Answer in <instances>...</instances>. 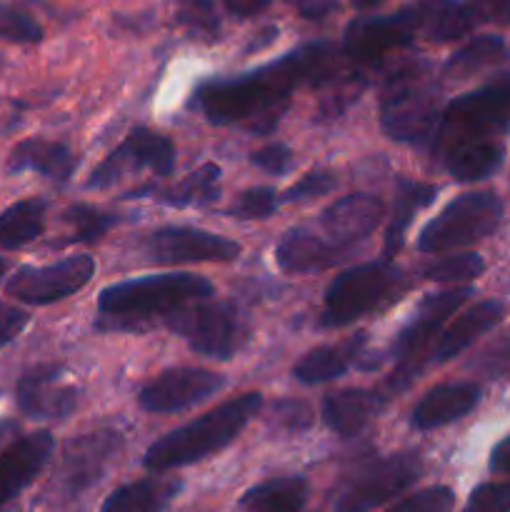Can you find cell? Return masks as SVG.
I'll list each match as a JSON object with an SVG mask.
<instances>
[{
	"mask_svg": "<svg viewBox=\"0 0 510 512\" xmlns=\"http://www.w3.org/2000/svg\"><path fill=\"white\" fill-rule=\"evenodd\" d=\"M333 60L335 50L330 43H305L275 63L238 78L205 80L195 88L193 103L210 123H248L250 130L268 133L278 125L295 90L330 78Z\"/></svg>",
	"mask_w": 510,
	"mask_h": 512,
	"instance_id": "1",
	"label": "cell"
},
{
	"mask_svg": "<svg viewBox=\"0 0 510 512\" xmlns=\"http://www.w3.org/2000/svg\"><path fill=\"white\" fill-rule=\"evenodd\" d=\"M213 295L208 278L195 273H160L108 285L98 295L100 330H140L158 318Z\"/></svg>",
	"mask_w": 510,
	"mask_h": 512,
	"instance_id": "2",
	"label": "cell"
},
{
	"mask_svg": "<svg viewBox=\"0 0 510 512\" xmlns=\"http://www.w3.org/2000/svg\"><path fill=\"white\" fill-rule=\"evenodd\" d=\"M260 408H263L260 393H245L218 405L193 423L155 440L143 455L145 470L165 473V470L185 468V465L200 463L208 455L228 448L243 433L245 425L260 413Z\"/></svg>",
	"mask_w": 510,
	"mask_h": 512,
	"instance_id": "3",
	"label": "cell"
},
{
	"mask_svg": "<svg viewBox=\"0 0 510 512\" xmlns=\"http://www.w3.org/2000/svg\"><path fill=\"white\" fill-rule=\"evenodd\" d=\"M410 288V278L393 260H373L343 270L325 290L320 328H345L373 310L400 300Z\"/></svg>",
	"mask_w": 510,
	"mask_h": 512,
	"instance_id": "4",
	"label": "cell"
},
{
	"mask_svg": "<svg viewBox=\"0 0 510 512\" xmlns=\"http://www.w3.org/2000/svg\"><path fill=\"white\" fill-rule=\"evenodd\" d=\"M510 125V75L495 83L450 100L440 115L438 130L430 143L433 153L443 158L448 150L468 143L498 140Z\"/></svg>",
	"mask_w": 510,
	"mask_h": 512,
	"instance_id": "5",
	"label": "cell"
},
{
	"mask_svg": "<svg viewBox=\"0 0 510 512\" xmlns=\"http://www.w3.org/2000/svg\"><path fill=\"white\" fill-rule=\"evenodd\" d=\"M473 295V288H448L438 290V293H428L418 303L415 313L410 315L408 323L403 325L398 335L390 343L385 360H393L395 368L393 373L385 380V395L403 393L410 388L415 378L425 370L428 365V345L445 320Z\"/></svg>",
	"mask_w": 510,
	"mask_h": 512,
	"instance_id": "6",
	"label": "cell"
},
{
	"mask_svg": "<svg viewBox=\"0 0 510 512\" xmlns=\"http://www.w3.org/2000/svg\"><path fill=\"white\" fill-rule=\"evenodd\" d=\"M163 328L183 338L198 355L230 360L250 340V323L230 300H195L163 320Z\"/></svg>",
	"mask_w": 510,
	"mask_h": 512,
	"instance_id": "7",
	"label": "cell"
},
{
	"mask_svg": "<svg viewBox=\"0 0 510 512\" xmlns=\"http://www.w3.org/2000/svg\"><path fill=\"white\" fill-rule=\"evenodd\" d=\"M503 220V200L490 190L463 193L445 205L418 235V250L425 255L450 253L485 240Z\"/></svg>",
	"mask_w": 510,
	"mask_h": 512,
	"instance_id": "8",
	"label": "cell"
},
{
	"mask_svg": "<svg viewBox=\"0 0 510 512\" xmlns=\"http://www.w3.org/2000/svg\"><path fill=\"white\" fill-rule=\"evenodd\" d=\"M443 108L438 93L418 73L390 80L380 98V128L395 143L430 145Z\"/></svg>",
	"mask_w": 510,
	"mask_h": 512,
	"instance_id": "9",
	"label": "cell"
},
{
	"mask_svg": "<svg viewBox=\"0 0 510 512\" xmlns=\"http://www.w3.org/2000/svg\"><path fill=\"white\" fill-rule=\"evenodd\" d=\"M423 475L418 453H395L363 465L335 498V512H370L403 495Z\"/></svg>",
	"mask_w": 510,
	"mask_h": 512,
	"instance_id": "10",
	"label": "cell"
},
{
	"mask_svg": "<svg viewBox=\"0 0 510 512\" xmlns=\"http://www.w3.org/2000/svg\"><path fill=\"white\" fill-rule=\"evenodd\" d=\"M93 275V255H68L58 263L18 268L5 283V295L25 305H53L80 293L93 280Z\"/></svg>",
	"mask_w": 510,
	"mask_h": 512,
	"instance_id": "11",
	"label": "cell"
},
{
	"mask_svg": "<svg viewBox=\"0 0 510 512\" xmlns=\"http://www.w3.org/2000/svg\"><path fill=\"white\" fill-rule=\"evenodd\" d=\"M415 38H420L418 15L410 3L393 15L353 20L343 35V55L355 68H370L395 50L408 48Z\"/></svg>",
	"mask_w": 510,
	"mask_h": 512,
	"instance_id": "12",
	"label": "cell"
},
{
	"mask_svg": "<svg viewBox=\"0 0 510 512\" xmlns=\"http://www.w3.org/2000/svg\"><path fill=\"white\" fill-rule=\"evenodd\" d=\"M150 170V173L168 178L175 170V145L168 135L153 128H133L123 143L108 153V158L90 173L88 188L105 190L118 183L123 175Z\"/></svg>",
	"mask_w": 510,
	"mask_h": 512,
	"instance_id": "13",
	"label": "cell"
},
{
	"mask_svg": "<svg viewBox=\"0 0 510 512\" xmlns=\"http://www.w3.org/2000/svg\"><path fill=\"white\" fill-rule=\"evenodd\" d=\"M148 260L158 265L180 263H230L243 253L240 243L225 235L188 225H170L150 233L143 243Z\"/></svg>",
	"mask_w": 510,
	"mask_h": 512,
	"instance_id": "14",
	"label": "cell"
},
{
	"mask_svg": "<svg viewBox=\"0 0 510 512\" xmlns=\"http://www.w3.org/2000/svg\"><path fill=\"white\" fill-rule=\"evenodd\" d=\"M223 385L225 378L213 370L170 368L138 390V405L153 415L180 413L223 390Z\"/></svg>",
	"mask_w": 510,
	"mask_h": 512,
	"instance_id": "15",
	"label": "cell"
},
{
	"mask_svg": "<svg viewBox=\"0 0 510 512\" xmlns=\"http://www.w3.org/2000/svg\"><path fill=\"white\" fill-rule=\"evenodd\" d=\"M60 363H43L25 370L15 385L18 410L30 420H65L78 408V388L70 385Z\"/></svg>",
	"mask_w": 510,
	"mask_h": 512,
	"instance_id": "16",
	"label": "cell"
},
{
	"mask_svg": "<svg viewBox=\"0 0 510 512\" xmlns=\"http://www.w3.org/2000/svg\"><path fill=\"white\" fill-rule=\"evenodd\" d=\"M383 218L385 205L378 195L353 193L330 203L320 213L318 233L340 253L350 255L355 245L365 243L375 233Z\"/></svg>",
	"mask_w": 510,
	"mask_h": 512,
	"instance_id": "17",
	"label": "cell"
},
{
	"mask_svg": "<svg viewBox=\"0 0 510 512\" xmlns=\"http://www.w3.org/2000/svg\"><path fill=\"white\" fill-rule=\"evenodd\" d=\"M55 450V438L48 430H35L13 440L0 453V510L13 503L48 465Z\"/></svg>",
	"mask_w": 510,
	"mask_h": 512,
	"instance_id": "18",
	"label": "cell"
},
{
	"mask_svg": "<svg viewBox=\"0 0 510 512\" xmlns=\"http://www.w3.org/2000/svg\"><path fill=\"white\" fill-rule=\"evenodd\" d=\"M480 385L475 383H445L428 390L410 413V425L415 430H438L450 423H458L465 415L473 413L480 403Z\"/></svg>",
	"mask_w": 510,
	"mask_h": 512,
	"instance_id": "19",
	"label": "cell"
},
{
	"mask_svg": "<svg viewBox=\"0 0 510 512\" xmlns=\"http://www.w3.org/2000/svg\"><path fill=\"white\" fill-rule=\"evenodd\" d=\"M348 258L335 245H330L315 228H293L280 238L275 248L278 268L288 275L323 273Z\"/></svg>",
	"mask_w": 510,
	"mask_h": 512,
	"instance_id": "20",
	"label": "cell"
},
{
	"mask_svg": "<svg viewBox=\"0 0 510 512\" xmlns=\"http://www.w3.org/2000/svg\"><path fill=\"white\" fill-rule=\"evenodd\" d=\"M78 168V158L65 143L48 138H25L10 150L5 173H38L53 183H68L70 175Z\"/></svg>",
	"mask_w": 510,
	"mask_h": 512,
	"instance_id": "21",
	"label": "cell"
},
{
	"mask_svg": "<svg viewBox=\"0 0 510 512\" xmlns=\"http://www.w3.org/2000/svg\"><path fill=\"white\" fill-rule=\"evenodd\" d=\"M503 315L505 308L498 300L475 303L473 308H468L463 315H458V318L438 335V343L430 350L428 363H448V360L458 358V355L463 353V350H468L475 340L483 338L485 333H490V330L503 320Z\"/></svg>",
	"mask_w": 510,
	"mask_h": 512,
	"instance_id": "22",
	"label": "cell"
},
{
	"mask_svg": "<svg viewBox=\"0 0 510 512\" xmlns=\"http://www.w3.org/2000/svg\"><path fill=\"white\" fill-rule=\"evenodd\" d=\"M383 400L388 398L368 388L335 390V393H328L323 398L320 415H323V423L335 435H340V438H353V435H358L375 418Z\"/></svg>",
	"mask_w": 510,
	"mask_h": 512,
	"instance_id": "23",
	"label": "cell"
},
{
	"mask_svg": "<svg viewBox=\"0 0 510 512\" xmlns=\"http://www.w3.org/2000/svg\"><path fill=\"white\" fill-rule=\"evenodd\" d=\"M365 345H368V333H355L348 340H343V343L310 350L293 368L295 380L303 385H320L343 378L363 358Z\"/></svg>",
	"mask_w": 510,
	"mask_h": 512,
	"instance_id": "24",
	"label": "cell"
},
{
	"mask_svg": "<svg viewBox=\"0 0 510 512\" xmlns=\"http://www.w3.org/2000/svg\"><path fill=\"white\" fill-rule=\"evenodd\" d=\"M120 448V435L115 430H98V433L80 435L68 445L65 453V480L73 488H83L98 480L110 455Z\"/></svg>",
	"mask_w": 510,
	"mask_h": 512,
	"instance_id": "25",
	"label": "cell"
},
{
	"mask_svg": "<svg viewBox=\"0 0 510 512\" xmlns=\"http://www.w3.org/2000/svg\"><path fill=\"white\" fill-rule=\"evenodd\" d=\"M435 198H438V188L435 185L418 183V180H398L393 210H390L388 228H385L383 238V260H393L400 253L413 218L420 210L433 205Z\"/></svg>",
	"mask_w": 510,
	"mask_h": 512,
	"instance_id": "26",
	"label": "cell"
},
{
	"mask_svg": "<svg viewBox=\"0 0 510 512\" xmlns=\"http://www.w3.org/2000/svg\"><path fill=\"white\" fill-rule=\"evenodd\" d=\"M220 175H223L220 165L203 163L170 188H143L128 193L125 198H140L150 193L158 203L170 205V208H208L220 198Z\"/></svg>",
	"mask_w": 510,
	"mask_h": 512,
	"instance_id": "27",
	"label": "cell"
},
{
	"mask_svg": "<svg viewBox=\"0 0 510 512\" xmlns=\"http://www.w3.org/2000/svg\"><path fill=\"white\" fill-rule=\"evenodd\" d=\"M418 15L420 38L433 43H450L473 30L475 18L460 0H418L413 3Z\"/></svg>",
	"mask_w": 510,
	"mask_h": 512,
	"instance_id": "28",
	"label": "cell"
},
{
	"mask_svg": "<svg viewBox=\"0 0 510 512\" xmlns=\"http://www.w3.org/2000/svg\"><path fill=\"white\" fill-rule=\"evenodd\" d=\"M180 480L148 478L128 483L105 498L100 512H163L180 493Z\"/></svg>",
	"mask_w": 510,
	"mask_h": 512,
	"instance_id": "29",
	"label": "cell"
},
{
	"mask_svg": "<svg viewBox=\"0 0 510 512\" xmlns=\"http://www.w3.org/2000/svg\"><path fill=\"white\" fill-rule=\"evenodd\" d=\"M48 220V200L23 198L0 213V248L20 250L43 235Z\"/></svg>",
	"mask_w": 510,
	"mask_h": 512,
	"instance_id": "30",
	"label": "cell"
},
{
	"mask_svg": "<svg viewBox=\"0 0 510 512\" xmlns=\"http://www.w3.org/2000/svg\"><path fill=\"white\" fill-rule=\"evenodd\" d=\"M310 485L305 478H273L255 485L240 498L243 512H300L308 500Z\"/></svg>",
	"mask_w": 510,
	"mask_h": 512,
	"instance_id": "31",
	"label": "cell"
},
{
	"mask_svg": "<svg viewBox=\"0 0 510 512\" xmlns=\"http://www.w3.org/2000/svg\"><path fill=\"white\" fill-rule=\"evenodd\" d=\"M505 148L500 140H485V143H468L460 148L448 150L443 155V165L458 183H475L498 173L503 165Z\"/></svg>",
	"mask_w": 510,
	"mask_h": 512,
	"instance_id": "32",
	"label": "cell"
},
{
	"mask_svg": "<svg viewBox=\"0 0 510 512\" xmlns=\"http://www.w3.org/2000/svg\"><path fill=\"white\" fill-rule=\"evenodd\" d=\"M508 55L510 50L503 38L480 35V38H473L468 45H463L458 53L450 55V60L445 63V75H450V78H470L480 70L493 68V65L508 60Z\"/></svg>",
	"mask_w": 510,
	"mask_h": 512,
	"instance_id": "33",
	"label": "cell"
},
{
	"mask_svg": "<svg viewBox=\"0 0 510 512\" xmlns=\"http://www.w3.org/2000/svg\"><path fill=\"white\" fill-rule=\"evenodd\" d=\"M65 225H68V233L63 235V240H58L60 245H73V243H95V240L103 238L113 225H118V215L108 213V210L93 208V205H70L60 215Z\"/></svg>",
	"mask_w": 510,
	"mask_h": 512,
	"instance_id": "34",
	"label": "cell"
},
{
	"mask_svg": "<svg viewBox=\"0 0 510 512\" xmlns=\"http://www.w3.org/2000/svg\"><path fill=\"white\" fill-rule=\"evenodd\" d=\"M485 263L478 253H455L448 258H438L420 268V278L433 283H470L483 275Z\"/></svg>",
	"mask_w": 510,
	"mask_h": 512,
	"instance_id": "35",
	"label": "cell"
},
{
	"mask_svg": "<svg viewBox=\"0 0 510 512\" xmlns=\"http://www.w3.org/2000/svg\"><path fill=\"white\" fill-rule=\"evenodd\" d=\"M0 40L15 45H35L43 40V28L20 5L0 3Z\"/></svg>",
	"mask_w": 510,
	"mask_h": 512,
	"instance_id": "36",
	"label": "cell"
},
{
	"mask_svg": "<svg viewBox=\"0 0 510 512\" xmlns=\"http://www.w3.org/2000/svg\"><path fill=\"white\" fill-rule=\"evenodd\" d=\"M178 23L200 40L220 35V18L213 0H178Z\"/></svg>",
	"mask_w": 510,
	"mask_h": 512,
	"instance_id": "37",
	"label": "cell"
},
{
	"mask_svg": "<svg viewBox=\"0 0 510 512\" xmlns=\"http://www.w3.org/2000/svg\"><path fill=\"white\" fill-rule=\"evenodd\" d=\"M278 208V195L273 188H250L238 195L233 205L228 208V215L238 220H265Z\"/></svg>",
	"mask_w": 510,
	"mask_h": 512,
	"instance_id": "38",
	"label": "cell"
},
{
	"mask_svg": "<svg viewBox=\"0 0 510 512\" xmlns=\"http://www.w3.org/2000/svg\"><path fill=\"white\" fill-rule=\"evenodd\" d=\"M455 508V493L448 485H433L420 493L410 495L403 503L395 505L390 512H453Z\"/></svg>",
	"mask_w": 510,
	"mask_h": 512,
	"instance_id": "39",
	"label": "cell"
},
{
	"mask_svg": "<svg viewBox=\"0 0 510 512\" xmlns=\"http://www.w3.org/2000/svg\"><path fill=\"white\" fill-rule=\"evenodd\" d=\"M463 512H510V480L475 488Z\"/></svg>",
	"mask_w": 510,
	"mask_h": 512,
	"instance_id": "40",
	"label": "cell"
},
{
	"mask_svg": "<svg viewBox=\"0 0 510 512\" xmlns=\"http://www.w3.org/2000/svg\"><path fill=\"white\" fill-rule=\"evenodd\" d=\"M338 185V178H335L330 170H310L295 185H290L283 193L285 203H295V200H310L320 198V195H328L330 190H335Z\"/></svg>",
	"mask_w": 510,
	"mask_h": 512,
	"instance_id": "41",
	"label": "cell"
},
{
	"mask_svg": "<svg viewBox=\"0 0 510 512\" xmlns=\"http://www.w3.org/2000/svg\"><path fill=\"white\" fill-rule=\"evenodd\" d=\"M250 163L268 175H283L288 173L290 163H293V153H290L288 145L270 143L265 145V148L255 150V153L250 155Z\"/></svg>",
	"mask_w": 510,
	"mask_h": 512,
	"instance_id": "42",
	"label": "cell"
},
{
	"mask_svg": "<svg viewBox=\"0 0 510 512\" xmlns=\"http://www.w3.org/2000/svg\"><path fill=\"white\" fill-rule=\"evenodd\" d=\"M273 418L275 423L285 430H305L313 425V413H310L308 405L290 398L278 400V403L273 405Z\"/></svg>",
	"mask_w": 510,
	"mask_h": 512,
	"instance_id": "43",
	"label": "cell"
},
{
	"mask_svg": "<svg viewBox=\"0 0 510 512\" xmlns=\"http://www.w3.org/2000/svg\"><path fill=\"white\" fill-rule=\"evenodd\" d=\"M30 323L28 310L18 308V305H10L0 300V348L13 343Z\"/></svg>",
	"mask_w": 510,
	"mask_h": 512,
	"instance_id": "44",
	"label": "cell"
},
{
	"mask_svg": "<svg viewBox=\"0 0 510 512\" xmlns=\"http://www.w3.org/2000/svg\"><path fill=\"white\" fill-rule=\"evenodd\" d=\"M475 23L510 25V0H465Z\"/></svg>",
	"mask_w": 510,
	"mask_h": 512,
	"instance_id": "45",
	"label": "cell"
},
{
	"mask_svg": "<svg viewBox=\"0 0 510 512\" xmlns=\"http://www.w3.org/2000/svg\"><path fill=\"white\" fill-rule=\"evenodd\" d=\"M288 3H293L298 13L310 20L325 18V15L338 8V0H288Z\"/></svg>",
	"mask_w": 510,
	"mask_h": 512,
	"instance_id": "46",
	"label": "cell"
},
{
	"mask_svg": "<svg viewBox=\"0 0 510 512\" xmlns=\"http://www.w3.org/2000/svg\"><path fill=\"white\" fill-rule=\"evenodd\" d=\"M223 5L230 13L238 15V18H250V15L263 13L270 5V0H223Z\"/></svg>",
	"mask_w": 510,
	"mask_h": 512,
	"instance_id": "47",
	"label": "cell"
},
{
	"mask_svg": "<svg viewBox=\"0 0 510 512\" xmlns=\"http://www.w3.org/2000/svg\"><path fill=\"white\" fill-rule=\"evenodd\" d=\"M490 470L500 475H510V435L495 445L493 455H490Z\"/></svg>",
	"mask_w": 510,
	"mask_h": 512,
	"instance_id": "48",
	"label": "cell"
},
{
	"mask_svg": "<svg viewBox=\"0 0 510 512\" xmlns=\"http://www.w3.org/2000/svg\"><path fill=\"white\" fill-rule=\"evenodd\" d=\"M273 38H278V28H268V30H265V33H260L258 40H253V43L248 45V53L265 48V45H268Z\"/></svg>",
	"mask_w": 510,
	"mask_h": 512,
	"instance_id": "49",
	"label": "cell"
},
{
	"mask_svg": "<svg viewBox=\"0 0 510 512\" xmlns=\"http://www.w3.org/2000/svg\"><path fill=\"white\" fill-rule=\"evenodd\" d=\"M350 3H353L355 8H360V10H368V8H375V5H380L383 0H350Z\"/></svg>",
	"mask_w": 510,
	"mask_h": 512,
	"instance_id": "50",
	"label": "cell"
},
{
	"mask_svg": "<svg viewBox=\"0 0 510 512\" xmlns=\"http://www.w3.org/2000/svg\"><path fill=\"white\" fill-rule=\"evenodd\" d=\"M5 270H8V263H5V258H0V280L5 278Z\"/></svg>",
	"mask_w": 510,
	"mask_h": 512,
	"instance_id": "51",
	"label": "cell"
},
{
	"mask_svg": "<svg viewBox=\"0 0 510 512\" xmlns=\"http://www.w3.org/2000/svg\"><path fill=\"white\" fill-rule=\"evenodd\" d=\"M3 68H5V58H3V53H0V73H3Z\"/></svg>",
	"mask_w": 510,
	"mask_h": 512,
	"instance_id": "52",
	"label": "cell"
}]
</instances>
